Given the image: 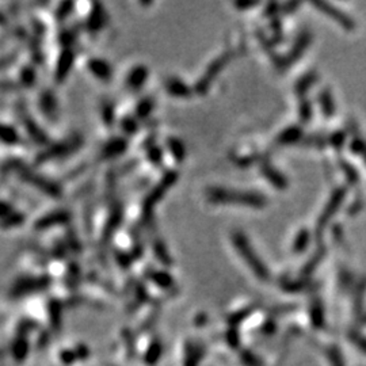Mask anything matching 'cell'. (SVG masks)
Returning a JSON list of instances; mask_svg holds the SVG:
<instances>
[{"label":"cell","mask_w":366,"mask_h":366,"mask_svg":"<svg viewBox=\"0 0 366 366\" xmlns=\"http://www.w3.org/2000/svg\"><path fill=\"white\" fill-rule=\"evenodd\" d=\"M209 201L215 204H240L251 208H263L266 205V198L261 193L242 192V190H231L224 188H212L208 190Z\"/></svg>","instance_id":"cell-1"},{"label":"cell","mask_w":366,"mask_h":366,"mask_svg":"<svg viewBox=\"0 0 366 366\" xmlns=\"http://www.w3.org/2000/svg\"><path fill=\"white\" fill-rule=\"evenodd\" d=\"M232 243L236 247L238 252L240 254L243 259L246 261L250 269L254 271V274H256L261 279L269 278V270L267 267L263 265V262L259 258V255L256 254L255 250L252 248L251 243L248 242V239L246 235H243L242 232H234L232 234Z\"/></svg>","instance_id":"cell-2"},{"label":"cell","mask_w":366,"mask_h":366,"mask_svg":"<svg viewBox=\"0 0 366 366\" xmlns=\"http://www.w3.org/2000/svg\"><path fill=\"white\" fill-rule=\"evenodd\" d=\"M231 59H232V55H231V53H224V55L219 56L217 59L213 60L211 64H209V67L206 68L204 76H202V78L197 82V84H196V87H194L196 88V91L200 92V94H205V92L208 91L209 86L212 84V82H213V80L217 78V75L227 67V64L231 61Z\"/></svg>","instance_id":"cell-3"},{"label":"cell","mask_w":366,"mask_h":366,"mask_svg":"<svg viewBox=\"0 0 366 366\" xmlns=\"http://www.w3.org/2000/svg\"><path fill=\"white\" fill-rule=\"evenodd\" d=\"M176 179H178V174L175 172V171H168V172H165L163 175V178L160 179V182L159 185H156L155 188L152 189L149 194L146 196L145 201H144V212L145 213H149L152 211V208L157 204V202L160 201L161 198L164 197V193L167 190H169V188L176 182Z\"/></svg>","instance_id":"cell-4"},{"label":"cell","mask_w":366,"mask_h":366,"mask_svg":"<svg viewBox=\"0 0 366 366\" xmlns=\"http://www.w3.org/2000/svg\"><path fill=\"white\" fill-rule=\"evenodd\" d=\"M87 68L95 78L99 80H105V82L110 80L113 75V69L106 60L90 59L87 63Z\"/></svg>","instance_id":"cell-5"},{"label":"cell","mask_w":366,"mask_h":366,"mask_svg":"<svg viewBox=\"0 0 366 366\" xmlns=\"http://www.w3.org/2000/svg\"><path fill=\"white\" fill-rule=\"evenodd\" d=\"M128 148V141L122 137H114L106 142L102 148V156L105 159H113L117 156L122 155Z\"/></svg>","instance_id":"cell-6"},{"label":"cell","mask_w":366,"mask_h":366,"mask_svg":"<svg viewBox=\"0 0 366 366\" xmlns=\"http://www.w3.org/2000/svg\"><path fill=\"white\" fill-rule=\"evenodd\" d=\"M148 79V68L144 65H137L129 72L128 79H126V86L133 91H137L144 86V83Z\"/></svg>","instance_id":"cell-7"},{"label":"cell","mask_w":366,"mask_h":366,"mask_svg":"<svg viewBox=\"0 0 366 366\" xmlns=\"http://www.w3.org/2000/svg\"><path fill=\"white\" fill-rule=\"evenodd\" d=\"M165 91L171 94L172 96H179V98H185L192 94V90L186 83L176 78H169L165 80Z\"/></svg>","instance_id":"cell-8"},{"label":"cell","mask_w":366,"mask_h":366,"mask_svg":"<svg viewBox=\"0 0 366 366\" xmlns=\"http://www.w3.org/2000/svg\"><path fill=\"white\" fill-rule=\"evenodd\" d=\"M302 136V130L297 125H293L289 128L284 129L282 132L279 133L278 137H277V142L279 145H290L297 142Z\"/></svg>","instance_id":"cell-9"},{"label":"cell","mask_w":366,"mask_h":366,"mask_svg":"<svg viewBox=\"0 0 366 366\" xmlns=\"http://www.w3.org/2000/svg\"><path fill=\"white\" fill-rule=\"evenodd\" d=\"M262 174H263V176H265V178L274 186V188L285 189L288 186V185H286V183H288L286 178H285L284 175L281 174L279 171L273 168L271 165L269 164L263 165V167H262Z\"/></svg>","instance_id":"cell-10"},{"label":"cell","mask_w":366,"mask_h":366,"mask_svg":"<svg viewBox=\"0 0 366 366\" xmlns=\"http://www.w3.org/2000/svg\"><path fill=\"white\" fill-rule=\"evenodd\" d=\"M308 44H309V36H308V33H302L301 36L296 40L294 45L292 46V51H290V53L286 57L285 63H293V61H296L302 55V52L307 49Z\"/></svg>","instance_id":"cell-11"},{"label":"cell","mask_w":366,"mask_h":366,"mask_svg":"<svg viewBox=\"0 0 366 366\" xmlns=\"http://www.w3.org/2000/svg\"><path fill=\"white\" fill-rule=\"evenodd\" d=\"M342 198H343V192H342V190H339V192L335 193L332 200L329 201V204L327 205V208L324 209V212H323V215H321V217L319 219V223H317V229H319V231L323 229V227H324L325 223H327V220H328L331 216L334 215V212L336 211V205H338L339 202L342 201Z\"/></svg>","instance_id":"cell-12"},{"label":"cell","mask_w":366,"mask_h":366,"mask_svg":"<svg viewBox=\"0 0 366 366\" xmlns=\"http://www.w3.org/2000/svg\"><path fill=\"white\" fill-rule=\"evenodd\" d=\"M313 6H316V7H319V9L323 11V13H325L327 15H329V17H332L334 19H336L342 26H344V28H348V26H351V22H350V19L346 17L344 14H342L339 10H336L335 7H332L331 5H328V3H313Z\"/></svg>","instance_id":"cell-13"},{"label":"cell","mask_w":366,"mask_h":366,"mask_svg":"<svg viewBox=\"0 0 366 366\" xmlns=\"http://www.w3.org/2000/svg\"><path fill=\"white\" fill-rule=\"evenodd\" d=\"M167 146H168L169 152H171V155H172L175 160L182 161L185 159V156H186V148H185V144L179 138L169 137L167 140Z\"/></svg>","instance_id":"cell-14"},{"label":"cell","mask_w":366,"mask_h":366,"mask_svg":"<svg viewBox=\"0 0 366 366\" xmlns=\"http://www.w3.org/2000/svg\"><path fill=\"white\" fill-rule=\"evenodd\" d=\"M309 242H311V234L308 232V229H301L293 242V251L297 252V254L304 252L307 250Z\"/></svg>","instance_id":"cell-15"},{"label":"cell","mask_w":366,"mask_h":366,"mask_svg":"<svg viewBox=\"0 0 366 366\" xmlns=\"http://www.w3.org/2000/svg\"><path fill=\"white\" fill-rule=\"evenodd\" d=\"M316 82V75L315 73H307L304 75L300 80H297L296 86H294V91L297 95H304L307 92L308 88H311V86Z\"/></svg>","instance_id":"cell-16"},{"label":"cell","mask_w":366,"mask_h":366,"mask_svg":"<svg viewBox=\"0 0 366 366\" xmlns=\"http://www.w3.org/2000/svg\"><path fill=\"white\" fill-rule=\"evenodd\" d=\"M152 248H153V254L157 256V259H159L161 263H164V265H171V256H169L168 251H167V248H165L164 243L160 242V240H155Z\"/></svg>","instance_id":"cell-17"},{"label":"cell","mask_w":366,"mask_h":366,"mask_svg":"<svg viewBox=\"0 0 366 366\" xmlns=\"http://www.w3.org/2000/svg\"><path fill=\"white\" fill-rule=\"evenodd\" d=\"M105 22V13L102 10H94L88 17L87 26L90 30H99Z\"/></svg>","instance_id":"cell-18"},{"label":"cell","mask_w":366,"mask_h":366,"mask_svg":"<svg viewBox=\"0 0 366 366\" xmlns=\"http://www.w3.org/2000/svg\"><path fill=\"white\" fill-rule=\"evenodd\" d=\"M153 106H155V103H153L151 98L141 99L137 103V107H136V114H137L138 118H145V117H148L152 113Z\"/></svg>","instance_id":"cell-19"},{"label":"cell","mask_w":366,"mask_h":366,"mask_svg":"<svg viewBox=\"0 0 366 366\" xmlns=\"http://www.w3.org/2000/svg\"><path fill=\"white\" fill-rule=\"evenodd\" d=\"M149 277H151V279L156 285H159L161 288H168L172 284L171 275L167 274V273H163V271H152Z\"/></svg>","instance_id":"cell-20"},{"label":"cell","mask_w":366,"mask_h":366,"mask_svg":"<svg viewBox=\"0 0 366 366\" xmlns=\"http://www.w3.org/2000/svg\"><path fill=\"white\" fill-rule=\"evenodd\" d=\"M320 106H321V110H323V113L325 115H332L334 114V110H335V106H334V101H332V96L329 95L327 91H323L320 94Z\"/></svg>","instance_id":"cell-21"},{"label":"cell","mask_w":366,"mask_h":366,"mask_svg":"<svg viewBox=\"0 0 366 366\" xmlns=\"http://www.w3.org/2000/svg\"><path fill=\"white\" fill-rule=\"evenodd\" d=\"M146 156H148V160L153 165H160L163 161V152L159 146H151L146 152Z\"/></svg>","instance_id":"cell-22"},{"label":"cell","mask_w":366,"mask_h":366,"mask_svg":"<svg viewBox=\"0 0 366 366\" xmlns=\"http://www.w3.org/2000/svg\"><path fill=\"white\" fill-rule=\"evenodd\" d=\"M121 128H122L125 133L133 134V133L137 132V121L130 118V117H126V118L121 121Z\"/></svg>","instance_id":"cell-23"},{"label":"cell","mask_w":366,"mask_h":366,"mask_svg":"<svg viewBox=\"0 0 366 366\" xmlns=\"http://www.w3.org/2000/svg\"><path fill=\"white\" fill-rule=\"evenodd\" d=\"M300 118L301 121L304 122H308V121H311V117H312V106L311 103L308 101H304L301 102V105H300Z\"/></svg>","instance_id":"cell-24"},{"label":"cell","mask_w":366,"mask_h":366,"mask_svg":"<svg viewBox=\"0 0 366 366\" xmlns=\"http://www.w3.org/2000/svg\"><path fill=\"white\" fill-rule=\"evenodd\" d=\"M321 255H323V251H319L317 254L313 255V258H312L311 261L308 262V265L304 267V273H305V274H308V273H312V270H313V269L316 267V265H317V262L321 259Z\"/></svg>","instance_id":"cell-25"},{"label":"cell","mask_w":366,"mask_h":366,"mask_svg":"<svg viewBox=\"0 0 366 366\" xmlns=\"http://www.w3.org/2000/svg\"><path fill=\"white\" fill-rule=\"evenodd\" d=\"M313 321H315L316 327H321L323 324V309H321V305L316 304L313 307Z\"/></svg>","instance_id":"cell-26"},{"label":"cell","mask_w":366,"mask_h":366,"mask_svg":"<svg viewBox=\"0 0 366 366\" xmlns=\"http://www.w3.org/2000/svg\"><path fill=\"white\" fill-rule=\"evenodd\" d=\"M350 338H351V340L354 342V343L357 344L358 347L361 348L362 351L366 352V338H363L362 335L357 334V332H352Z\"/></svg>","instance_id":"cell-27"},{"label":"cell","mask_w":366,"mask_h":366,"mask_svg":"<svg viewBox=\"0 0 366 366\" xmlns=\"http://www.w3.org/2000/svg\"><path fill=\"white\" fill-rule=\"evenodd\" d=\"M103 118H105L107 125L113 124V121H114L113 119L114 118V109L111 106H106L105 109H103Z\"/></svg>","instance_id":"cell-28"},{"label":"cell","mask_w":366,"mask_h":366,"mask_svg":"<svg viewBox=\"0 0 366 366\" xmlns=\"http://www.w3.org/2000/svg\"><path fill=\"white\" fill-rule=\"evenodd\" d=\"M331 359H332L334 366H344L343 361H342V358H340V354H339L336 350H334V351L331 352Z\"/></svg>","instance_id":"cell-29"},{"label":"cell","mask_w":366,"mask_h":366,"mask_svg":"<svg viewBox=\"0 0 366 366\" xmlns=\"http://www.w3.org/2000/svg\"><path fill=\"white\" fill-rule=\"evenodd\" d=\"M255 6H258V3H255V2H250V3L240 2V3H236V7H239V9H248V7H255Z\"/></svg>","instance_id":"cell-30"},{"label":"cell","mask_w":366,"mask_h":366,"mask_svg":"<svg viewBox=\"0 0 366 366\" xmlns=\"http://www.w3.org/2000/svg\"><path fill=\"white\" fill-rule=\"evenodd\" d=\"M363 323H366V316H365V319H363Z\"/></svg>","instance_id":"cell-31"}]
</instances>
